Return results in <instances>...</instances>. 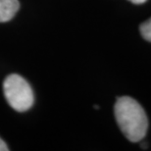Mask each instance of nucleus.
I'll use <instances>...</instances> for the list:
<instances>
[{
  "mask_svg": "<svg viewBox=\"0 0 151 151\" xmlns=\"http://www.w3.org/2000/svg\"><path fill=\"white\" fill-rule=\"evenodd\" d=\"M115 118L124 135L132 142L141 141L148 129V119L141 105L135 99L123 96L114 107Z\"/></svg>",
  "mask_w": 151,
  "mask_h": 151,
  "instance_id": "obj_1",
  "label": "nucleus"
},
{
  "mask_svg": "<svg viewBox=\"0 0 151 151\" xmlns=\"http://www.w3.org/2000/svg\"><path fill=\"white\" fill-rule=\"evenodd\" d=\"M3 91L8 104L18 112L28 111L34 104V92L29 83L17 74L9 75L3 83Z\"/></svg>",
  "mask_w": 151,
  "mask_h": 151,
  "instance_id": "obj_2",
  "label": "nucleus"
},
{
  "mask_svg": "<svg viewBox=\"0 0 151 151\" xmlns=\"http://www.w3.org/2000/svg\"><path fill=\"white\" fill-rule=\"evenodd\" d=\"M20 8L18 0H0V23L9 22Z\"/></svg>",
  "mask_w": 151,
  "mask_h": 151,
  "instance_id": "obj_3",
  "label": "nucleus"
},
{
  "mask_svg": "<svg viewBox=\"0 0 151 151\" xmlns=\"http://www.w3.org/2000/svg\"><path fill=\"white\" fill-rule=\"evenodd\" d=\"M140 34L145 40L151 42V18L142 23L139 27Z\"/></svg>",
  "mask_w": 151,
  "mask_h": 151,
  "instance_id": "obj_4",
  "label": "nucleus"
},
{
  "mask_svg": "<svg viewBox=\"0 0 151 151\" xmlns=\"http://www.w3.org/2000/svg\"><path fill=\"white\" fill-rule=\"evenodd\" d=\"M8 150H9V148H8L7 144L0 138V151H8Z\"/></svg>",
  "mask_w": 151,
  "mask_h": 151,
  "instance_id": "obj_5",
  "label": "nucleus"
},
{
  "mask_svg": "<svg viewBox=\"0 0 151 151\" xmlns=\"http://www.w3.org/2000/svg\"><path fill=\"white\" fill-rule=\"evenodd\" d=\"M129 1H131L132 3H134V4H142L146 0H129Z\"/></svg>",
  "mask_w": 151,
  "mask_h": 151,
  "instance_id": "obj_6",
  "label": "nucleus"
}]
</instances>
